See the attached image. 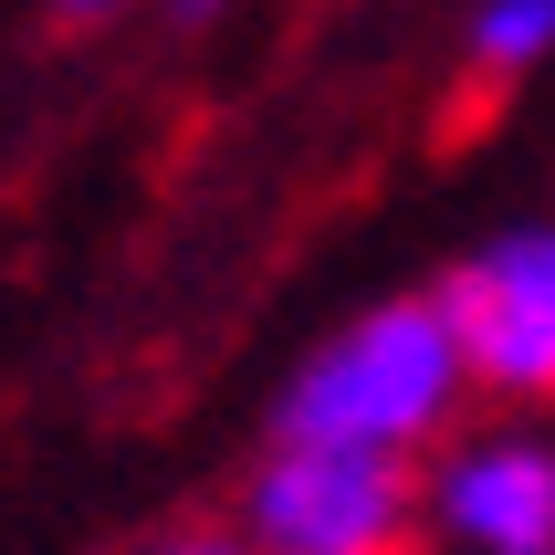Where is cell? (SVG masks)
Here are the masks:
<instances>
[{
    "instance_id": "52a82bcc",
    "label": "cell",
    "mask_w": 555,
    "mask_h": 555,
    "mask_svg": "<svg viewBox=\"0 0 555 555\" xmlns=\"http://www.w3.org/2000/svg\"><path fill=\"white\" fill-rule=\"evenodd\" d=\"M53 11H63V22H85V31H94V22H116L126 0H53Z\"/></svg>"
},
{
    "instance_id": "5b68a950",
    "label": "cell",
    "mask_w": 555,
    "mask_h": 555,
    "mask_svg": "<svg viewBox=\"0 0 555 555\" xmlns=\"http://www.w3.org/2000/svg\"><path fill=\"white\" fill-rule=\"evenodd\" d=\"M555 42V0H482L472 11V63L482 74H534Z\"/></svg>"
},
{
    "instance_id": "8992f818",
    "label": "cell",
    "mask_w": 555,
    "mask_h": 555,
    "mask_svg": "<svg viewBox=\"0 0 555 555\" xmlns=\"http://www.w3.org/2000/svg\"><path fill=\"white\" fill-rule=\"evenodd\" d=\"M137 555H251L242 534H157V545H137Z\"/></svg>"
},
{
    "instance_id": "7a4b0ae2",
    "label": "cell",
    "mask_w": 555,
    "mask_h": 555,
    "mask_svg": "<svg viewBox=\"0 0 555 555\" xmlns=\"http://www.w3.org/2000/svg\"><path fill=\"white\" fill-rule=\"evenodd\" d=\"M430 305H440V325H451L462 388H493V399H514V409H534L555 388V242L534 220L503 231V242H482Z\"/></svg>"
},
{
    "instance_id": "277c9868",
    "label": "cell",
    "mask_w": 555,
    "mask_h": 555,
    "mask_svg": "<svg viewBox=\"0 0 555 555\" xmlns=\"http://www.w3.org/2000/svg\"><path fill=\"white\" fill-rule=\"evenodd\" d=\"M409 503L430 514L440 555H555V451L534 420L451 440Z\"/></svg>"
},
{
    "instance_id": "6da1fadb",
    "label": "cell",
    "mask_w": 555,
    "mask_h": 555,
    "mask_svg": "<svg viewBox=\"0 0 555 555\" xmlns=\"http://www.w3.org/2000/svg\"><path fill=\"white\" fill-rule=\"evenodd\" d=\"M462 409V357H451V325H440L430 294H399V305L357 314L336 346H314L294 388L273 409V440H314V451H388L409 462L420 440L451 430Z\"/></svg>"
},
{
    "instance_id": "3957f363",
    "label": "cell",
    "mask_w": 555,
    "mask_h": 555,
    "mask_svg": "<svg viewBox=\"0 0 555 555\" xmlns=\"http://www.w3.org/2000/svg\"><path fill=\"white\" fill-rule=\"evenodd\" d=\"M409 534V462L273 440L251 472V555H388Z\"/></svg>"
},
{
    "instance_id": "ba28073f",
    "label": "cell",
    "mask_w": 555,
    "mask_h": 555,
    "mask_svg": "<svg viewBox=\"0 0 555 555\" xmlns=\"http://www.w3.org/2000/svg\"><path fill=\"white\" fill-rule=\"evenodd\" d=\"M179 11H189V22H210V11H231V0H179Z\"/></svg>"
}]
</instances>
